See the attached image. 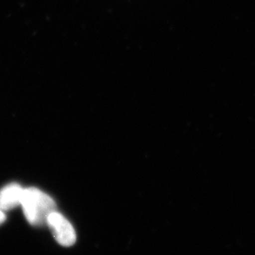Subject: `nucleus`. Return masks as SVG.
<instances>
[{
    "mask_svg": "<svg viewBox=\"0 0 255 255\" xmlns=\"http://www.w3.org/2000/svg\"><path fill=\"white\" fill-rule=\"evenodd\" d=\"M6 219H7V216H6L5 211L0 210V225H2L6 221Z\"/></svg>",
    "mask_w": 255,
    "mask_h": 255,
    "instance_id": "nucleus-4",
    "label": "nucleus"
},
{
    "mask_svg": "<svg viewBox=\"0 0 255 255\" xmlns=\"http://www.w3.org/2000/svg\"><path fill=\"white\" fill-rule=\"evenodd\" d=\"M20 206L27 222L32 226H44L50 214L57 211L54 200L36 187L23 189Z\"/></svg>",
    "mask_w": 255,
    "mask_h": 255,
    "instance_id": "nucleus-1",
    "label": "nucleus"
},
{
    "mask_svg": "<svg viewBox=\"0 0 255 255\" xmlns=\"http://www.w3.org/2000/svg\"><path fill=\"white\" fill-rule=\"evenodd\" d=\"M57 243L64 247L73 246L76 241V234L71 222L57 211L50 214L46 223Z\"/></svg>",
    "mask_w": 255,
    "mask_h": 255,
    "instance_id": "nucleus-2",
    "label": "nucleus"
},
{
    "mask_svg": "<svg viewBox=\"0 0 255 255\" xmlns=\"http://www.w3.org/2000/svg\"><path fill=\"white\" fill-rule=\"evenodd\" d=\"M23 187L16 182L6 185L0 189V210L8 211L20 206Z\"/></svg>",
    "mask_w": 255,
    "mask_h": 255,
    "instance_id": "nucleus-3",
    "label": "nucleus"
}]
</instances>
